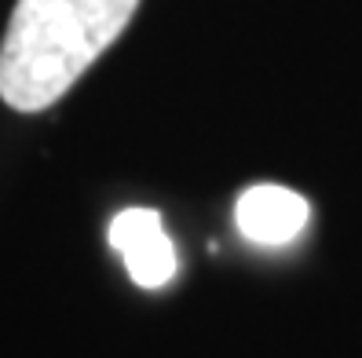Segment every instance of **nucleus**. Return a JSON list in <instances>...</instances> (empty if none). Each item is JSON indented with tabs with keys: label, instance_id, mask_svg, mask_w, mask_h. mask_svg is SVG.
I'll return each instance as SVG.
<instances>
[{
	"label": "nucleus",
	"instance_id": "nucleus-1",
	"mask_svg": "<svg viewBox=\"0 0 362 358\" xmlns=\"http://www.w3.org/2000/svg\"><path fill=\"white\" fill-rule=\"evenodd\" d=\"M139 0H18L0 40V99L48 110L132 23Z\"/></svg>",
	"mask_w": 362,
	"mask_h": 358
},
{
	"label": "nucleus",
	"instance_id": "nucleus-2",
	"mask_svg": "<svg viewBox=\"0 0 362 358\" xmlns=\"http://www.w3.org/2000/svg\"><path fill=\"white\" fill-rule=\"evenodd\" d=\"M110 245L143 289H161L176 278V249L154 208H124L110 223Z\"/></svg>",
	"mask_w": 362,
	"mask_h": 358
},
{
	"label": "nucleus",
	"instance_id": "nucleus-3",
	"mask_svg": "<svg viewBox=\"0 0 362 358\" xmlns=\"http://www.w3.org/2000/svg\"><path fill=\"white\" fill-rule=\"evenodd\" d=\"M234 223L252 245H286L308 227V201L279 183H257L234 205Z\"/></svg>",
	"mask_w": 362,
	"mask_h": 358
}]
</instances>
